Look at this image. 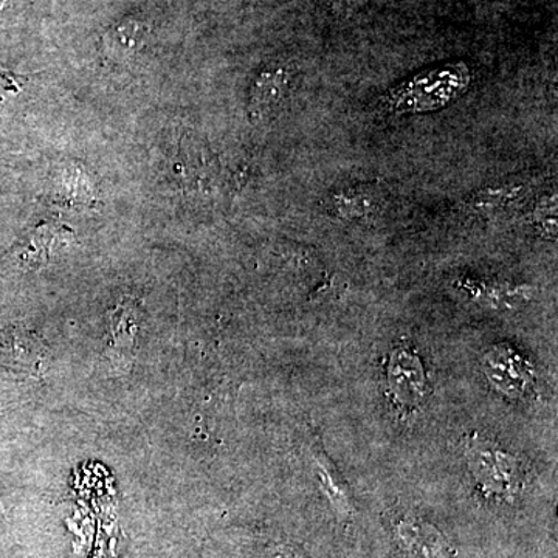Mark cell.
Masks as SVG:
<instances>
[{
    "instance_id": "cell-1",
    "label": "cell",
    "mask_w": 558,
    "mask_h": 558,
    "mask_svg": "<svg viewBox=\"0 0 558 558\" xmlns=\"http://www.w3.org/2000/svg\"><path fill=\"white\" fill-rule=\"evenodd\" d=\"M468 86L464 72H433L418 76L413 83H407L392 92V102L400 112H424L447 105L451 98Z\"/></svg>"
},
{
    "instance_id": "cell-2",
    "label": "cell",
    "mask_w": 558,
    "mask_h": 558,
    "mask_svg": "<svg viewBox=\"0 0 558 558\" xmlns=\"http://www.w3.org/2000/svg\"><path fill=\"white\" fill-rule=\"evenodd\" d=\"M290 83H292V75L281 65L260 72L250 90V116L256 120L274 117L288 98Z\"/></svg>"
},
{
    "instance_id": "cell-3",
    "label": "cell",
    "mask_w": 558,
    "mask_h": 558,
    "mask_svg": "<svg viewBox=\"0 0 558 558\" xmlns=\"http://www.w3.org/2000/svg\"><path fill=\"white\" fill-rule=\"evenodd\" d=\"M138 332V311L134 301L124 300L110 312V333H112V359L126 369L135 352Z\"/></svg>"
},
{
    "instance_id": "cell-4",
    "label": "cell",
    "mask_w": 558,
    "mask_h": 558,
    "mask_svg": "<svg viewBox=\"0 0 558 558\" xmlns=\"http://www.w3.org/2000/svg\"><path fill=\"white\" fill-rule=\"evenodd\" d=\"M389 385L403 402L417 403L427 395V379L421 362L407 351H396L389 363Z\"/></svg>"
},
{
    "instance_id": "cell-5",
    "label": "cell",
    "mask_w": 558,
    "mask_h": 558,
    "mask_svg": "<svg viewBox=\"0 0 558 558\" xmlns=\"http://www.w3.org/2000/svg\"><path fill=\"white\" fill-rule=\"evenodd\" d=\"M488 380L510 396L521 395L531 381L526 363L509 349H498L487 355L484 363Z\"/></svg>"
},
{
    "instance_id": "cell-6",
    "label": "cell",
    "mask_w": 558,
    "mask_h": 558,
    "mask_svg": "<svg viewBox=\"0 0 558 558\" xmlns=\"http://www.w3.org/2000/svg\"><path fill=\"white\" fill-rule=\"evenodd\" d=\"M145 25L137 20H124L113 25L102 38V51L113 61H126L142 49Z\"/></svg>"
},
{
    "instance_id": "cell-7",
    "label": "cell",
    "mask_w": 558,
    "mask_h": 558,
    "mask_svg": "<svg viewBox=\"0 0 558 558\" xmlns=\"http://www.w3.org/2000/svg\"><path fill=\"white\" fill-rule=\"evenodd\" d=\"M473 468L476 470V478L498 492L509 490L517 475L513 459L495 451L476 450Z\"/></svg>"
},
{
    "instance_id": "cell-8",
    "label": "cell",
    "mask_w": 558,
    "mask_h": 558,
    "mask_svg": "<svg viewBox=\"0 0 558 558\" xmlns=\"http://www.w3.org/2000/svg\"><path fill=\"white\" fill-rule=\"evenodd\" d=\"M70 233L68 227L58 226V223H46L38 227V230L32 234L31 241L25 245V263L40 264L50 260L51 256L62 252L69 245Z\"/></svg>"
},
{
    "instance_id": "cell-9",
    "label": "cell",
    "mask_w": 558,
    "mask_h": 558,
    "mask_svg": "<svg viewBox=\"0 0 558 558\" xmlns=\"http://www.w3.org/2000/svg\"><path fill=\"white\" fill-rule=\"evenodd\" d=\"M524 191H526V186L517 185V183L490 186V189L476 193L470 204L476 211H501V209L517 204L523 196Z\"/></svg>"
},
{
    "instance_id": "cell-10",
    "label": "cell",
    "mask_w": 558,
    "mask_h": 558,
    "mask_svg": "<svg viewBox=\"0 0 558 558\" xmlns=\"http://www.w3.org/2000/svg\"><path fill=\"white\" fill-rule=\"evenodd\" d=\"M337 209L344 218L368 216L377 207V199L368 190H351L337 196Z\"/></svg>"
},
{
    "instance_id": "cell-11",
    "label": "cell",
    "mask_w": 558,
    "mask_h": 558,
    "mask_svg": "<svg viewBox=\"0 0 558 558\" xmlns=\"http://www.w3.org/2000/svg\"><path fill=\"white\" fill-rule=\"evenodd\" d=\"M534 220L542 233L556 236L557 233V197L545 196L535 207Z\"/></svg>"
},
{
    "instance_id": "cell-12",
    "label": "cell",
    "mask_w": 558,
    "mask_h": 558,
    "mask_svg": "<svg viewBox=\"0 0 558 558\" xmlns=\"http://www.w3.org/2000/svg\"><path fill=\"white\" fill-rule=\"evenodd\" d=\"M7 92H20V84L16 83V78L11 76L9 72L0 70V97L5 95Z\"/></svg>"
},
{
    "instance_id": "cell-13",
    "label": "cell",
    "mask_w": 558,
    "mask_h": 558,
    "mask_svg": "<svg viewBox=\"0 0 558 558\" xmlns=\"http://www.w3.org/2000/svg\"><path fill=\"white\" fill-rule=\"evenodd\" d=\"M333 3L341 7V9H349V7L359 5V3L365 2V0H332Z\"/></svg>"
}]
</instances>
